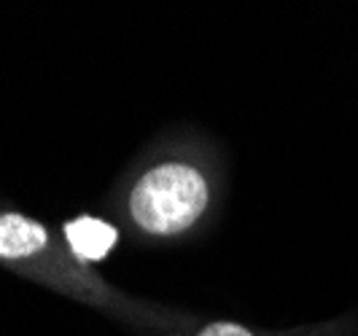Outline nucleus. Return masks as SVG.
I'll return each mask as SVG.
<instances>
[{
    "label": "nucleus",
    "instance_id": "f257e3e1",
    "mask_svg": "<svg viewBox=\"0 0 358 336\" xmlns=\"http://www.w3.org/2000/svg\"><path fill=\"white\" fill-rule=\"evenodd\" d=\"M208 205V189L197 170L162 164L132 191V215L148 231L173 234L194 224Z\"/></svg>",
    "mask_w": 358,
    "mask_h": 336
},
{
    "label": "nucleus",
    "instance_id": "f03ea898",
    "mask_svg": "<svg viewBox=\"0 0 358 336\" xmlns=\"http://www.w3.org/2000/svg\"><path fill=\"white\" fill-rule=\"evenodd\" d=\"M46 245V231L36 221L22 215H0V256L19 258Z\"/></svg>",
    "mask_w": 358,
    "mask_h": 336
},
{
    "label": "nucleus",
    "instance_id": "7ed1b4c3",
    "mask_svg": "<svg viewBox=\"0 0 358 336\" xmlns=\"http://www.w3.org/2000/svg\"><path fill=\"white\" fill-rule=\"evenodd\" d=\"M65 234L71 240L73 253L87 261H97V258L108 256V250L116 242V229L97 218H78L65 226Z\"/></svg>",
    "mask_w": 358,
    "mask_h": 336
},
{
    "label": "nucleus",
    "instance_id": "20e7f679",
    "mask_svg": "<svg viewBox=\"0 0 358 336\" xmlns=\"http://www.w3.org/2000/svg\"><path fill=\"white\" fill-rule=\"evenodd\" d=\"M199 336H251V331H245L240 326H232V323H215L210 328H205Z\"/></svg>",
    "mask_w": 358,
    "mask_h": 336
}]
</instances>
